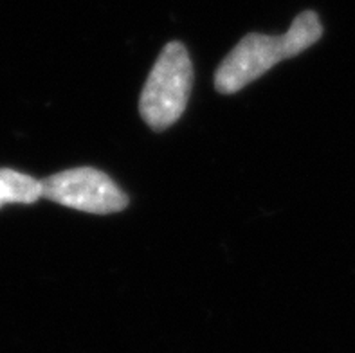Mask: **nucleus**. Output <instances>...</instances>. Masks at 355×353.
Masks as SVG:
<instances>
[{
    "mask_svg": "<svg viewBox=\"0 0 355 353\" xmlns=\"http://www.w3.org/2000/svg\"><path fill=\"white\" fill-rule=\"evenodd\" d=\"M323 36V26L314 11H303L294 18L285 35L270 36L249 33L234 45L215 72V89L220 94H234L287 58L302 54Z\"/></svg>",
    "mask_w": 355,
    "mask_h": 353,
    "instance_id": "obj_1",
    "label": "nucleus"
},
{
    "mask_svg": "<svg viewBox=\"0 0 355 353\" xmlns=\"http://www.w3.org/2000/svg\"><path fill=\"white\" fill-rule=\"evenodd\" d=\"M193 85V65L180 42H170L153 63L139 98V114L153 132L175 125Z\"/></svg>",
    "mask_w": 355,
    "mask_h": 353,
    "instance_id": "obj_2",
    "label": "nucleus"
},
{
    "mask_svg": "<svg viewBox=\"0 0 355 353\" xmlns=\"http://www.w3.org/2000/svg\"><path fill=\"white\" fill-rule=\"evenodd\" d=\"M42 197L71 209L112 215L128 206V197L107 173L96 168H72L42 180Z\"/></svg>",
    "mask_w": 355,
    "mask_h": 353,
    "instance_id": "obj_3",
    "label": "nucleus"
},
{
    "mask_svg": "<svg viewBox=\"0 0 355 353\" xmlns=\"http://www.w3.org/2000/svg\"><path fill=\"white\" fill-rule=\"evenodd\" d=\"M40 197L42 180L9 168H0V207L6 204H35Z\"/></svg>",
    "mask_w": 355,
    "mask_h": 353,
    "instance_id": "obj_4",
    "label": "nucleus"
}]
</instances>
